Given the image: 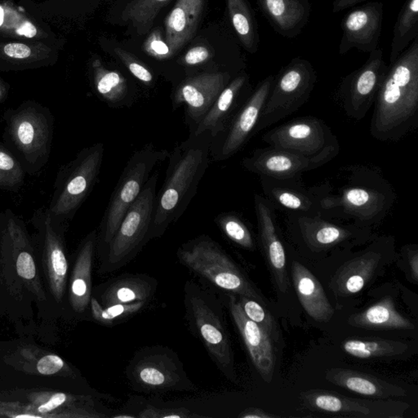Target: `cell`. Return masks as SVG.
Listing matches in <instances>:
<instances>
[{
  "mask_svg": "<svg viewBox=\"0 0 418 418\" xmlns=\"http://www.w3.org/2000/svg\"><path fill=\"white\" fill-rule=\"evenodd\" d=\"M341 185H322L320 214L372 230L386 219L393 208L394 187L380 170L355 164L342 170Z\"/></svg>",
  "mask_w": 418,
  "mask_h": 418,
  "instance_id": "1",
  "label": "cell"
},
{
  "mask_svg": "<svg viewBox=\"0 0 418 418\" xmlns=\"http://www.w3.org/2000/svg\"><path fill=\"white\" fill-rule=\"evenodd\" d=\"M212 138L209 131L190 133L170 153L166 177L156 195L148 242L162 237L184 214L210 162Z\"/></svg>",
  "mask_w": 418,
  "mask_h": 418,
  "instance_id": "2",
  "label": "cell"
},
{
  "mask_svg": "<svg viewBox=\"0 0 418 418\" xmlns=\"http://www.w3.org/2000/svg\"><path fill=\"white\" fill-rule=\"evenodd\" d=\"M418 127V41L391 63L374 102L370 133L379 142H399Z\"/></svg>",
  "mask_w": 418,
  "mask_h": 418,
  "instance_id": "3",
  "label": "cell"
},
{
  "mask_svg": "<svg viewBox=\"0 0 418 418\" xmlns=\"http://www.w3.org/2000/svg\"><path fill=\"white\" fill-rule=\"evenodd\" d=\"M184 305L191 333L203 343L224 377L237 383L232 340L220 299L211 290L188 280L184 287Z\"/></svg>",
  "mask_w": 418,
  "mask_h": 418,
  "instance_id": "4",
  "label": "cell"
},
{
  "mask_svg": "<svg viewBox=\"0 0 418 418\" xmlns=\"http://www.w3.org/2000/svg\"><path fill=\"white\" fill-rule=\"evenodd\" d=\"M179 263L217 289L235 296H245L265 304L246 274L226 252L207 234L187 241L178 248Z\"/></svg>",
  "mask_w": 418,
  "mask_h": 418,
  "instance_id": "5",
  "label": "cell"
},
{
  "mask_svg": "<svg viewBox=\"0 0 418 418\" xmlns=\"http://www.w3.org/2000/svg\"><path fill=\"white\" fill-rule=\"evenodd\" d=\"M6 122L4 138L30 174L41 170L50 155L54 138V117L49 109L28 101L16 110L4 113Z\"/></svg>",
  "mask_w": 418,
  "mask_h": 418,
  "instance_id": "6",
  "label": "cell"
},
{
  "mask_svg": "<svg viewBox=\"0 0 418 418\" xmlns=\"http://www.w3.org/2000/svg\"><path fill=\"white\" fill-rule=\"evenodd\" d=\"M169 155L167 150H157L153 144L149 143L131 156L113 191L100 226L97 245L100 252L114 237L126 212L141 194L152 171L166 160Z\"/></svg>",
  "mask_w": 418,
  "mask_h": 418,
  "instance_id": "7",
  "label": "cell"
},
{
  "mask_svg": "<svg viewBox=\"0 0 418 418\" xmlns=\"http://www.w3.org/2000/svg\"><path fill=\"white\" fill-rule=\"evenodd\" d=\"M159 174L150 177L126 212L114 237L102 252L101 272L111 273L129 264L146 245L156 199Z\"/></svg>",
  "mask_w": 418,
  "mask_h": 418,
  "instance_id": "8",
  "label": "cell"
},
{
  "mask_svg": "<svg viewBox=\"0 0 418 418\" xmlns=\"http://www.w3.org/2000/svg\"><path fill=\"white\" fill-rule=\"evenodd\" d=\"M104 154L102 142L82 149L58 174L50 214L56 223L73 219L98 181Z\"/></svg>",
  "mask_w": 418,
  "mask_h": 418,
  "instance_id": "9",
  "label": "cell"
},
{
  "mask_svg": "<svg viewBox=\"0 0 418 418\" xmlns=\"http://www.w3.org/2000/svg\"><path fill=\"white\" fill-rule=\"evenodd\" d=\"M126 377L132 388L142 393L196 389L179 357L163 346H146L137 351L126 368Z\"/></svg>",
  "mask_w": 418,
  "mask_h": 418,
  "instance_id": "10",
  "label": "cell"
},
{
  "mask_svg": "<svg viewBox=\"0 0 418 418\" xmlns=\"http://www.w3.org/2000/svg\"><path fill=\"white\" fill-rule=\"evenodd\" d=\"M263 141L270 146L292 152L310 160L317 168L338 155V139L323 120L299 117L265 133Z\"/></svg>",
  "mask_w": 418,
  "mask_h": 418,
  "instance_id": "11",
  "label": "cell"
},
{
  "mask_svg": "<svg viewBox=\"0 0 418 418\" xmlns=\"http://www.w3.org/2000/svg\"><path fill=\"white\" fill-rule=\"evenodd\" d=\"M316 80L315 68L309 60L292 59L274 78L254 135L298 111L310 98Z\"/></svg>",
  "mask_w": 418,
  "mask_h": 418,
  "instance_id": "12",
  "label": "cell"
},
{
  "mask_svg": "<svg viewBox=\"0 0 418 418\" xmlns=\"http://www.w3.org/2000/svg\"><path fill=\"white\" fill-rule=\"evenodd\" d=\"M286 223L293 237L313 252L367 241L372 230L312 213L287 212Z\"/></svg>",
  "mask_w": 418,
  "mask_h": 418,
  "instance_id": "13",
  "label": "cell"
},
{
  "mask_svg": "<svg viewBox=\"0 0 418 418\" xmlns=\"http://www.w3.org/2000/svg\"><path fill=\"white\" fill-rule=\"evenodd\" d=\"M236 76L229 72L206 71L182 78L171 94L174 111L184 108L185 123L194 133L214 104L222 90Z\"/></svg>",
  "mask_w": 418,
  "mask_h": 418,
  "instance_id": "14",
  "label": "cell"
},
{
  "mask_svg": "<svg viewBox=\"0 0 418 418\" xmlns=\"http://www.w3.org/2000/svg\"><path fill=\"white\" fill-rule=\"evenodd\" d=\"M274 77L270 76L261 81L239 109L225 130L212 138L210 158L216 162L228 160L241 151L254 136L256 124L263 110Z\"/></svg>",
  "mask_w": 418,
  "mask_h": 418,
  "instance_id": "15",
  "label": "cell"
},
{
  "mask_svg": "<svg viewBox=\"0 0 418 418\" xmlns=\"http://www.w3.org/2000/svg\"><path fill=\"white\" fill-rule=\"evenodd\" d=\"M309 410L324 415L357 418H402L408 404L397 400L355 399L324 390H310L300 394Z\"/></svg>",
  "mask_w": 418,
  "mask_h": 418,
  "instance_id": "16",
  "label": "cell"
},
{
  "mask_svg": "<svg viewBox=\"0 0 418 418\" xmlns=\"http://www.w3.org/2000/svg\"><path fill=\"white\" fill-rule=\"evenodd\" d=\"M388 65L381 49L370 52L362 67L343 78L338 97L344 112L355 121L367 116L386 75Z\"/></svg>",
  "mask_w": 418,
  "mask_h": 418,
  "instance_id": "17",
  "label": "cell"
},
{
  "mask_svg": "<svg viewBox=\"0 0 418 418\" xmlns=\"http://www.w3.org/2000/svg\"><path fill=\"white\" fill-rule=\"evenodd\" d=\"M383 21V3L369 2L348 12L342 21V37L340 55L352 49L370 52L378 47Z\"/></svg>",
  "mask_w": 418,
  "mask_h": 418,
  "instance_id": "18",
  "label": "cell"
},
{
  "mask_svg": "<svg viewBox=\"0 0 418 418\" xmlns=\"http://www.w3.org/2000/svg\"><path fill=\"white\" fill-rule=\"evenodd\" d=\"M228 296L230 315L245 344L252 364L261 378L265 382L271 383L276 365L274 342L260 326L248 319L243 311L236 296L230 294H228Z\"/></svg>",
  "mask_w": 418,
  "mask_h": 418,
  "instance_id": "19",
  "label": "cell"
},
{
  "mask_svg": "<svg viewBox=\"0 0 418 418\" xmlns=\"http://www.w3.org/2000/svg\"><path fill=\"white\" fill-rule=\"evenodd\" d=\"M254 208L261 248L278 289L285 294L289 289V281L286 252L278 232L276 208L263 195L258 194H254Z\"/></svg>",
  "mask_w": 418,
  "mask_h": 418,
  "instance_id": "20",
  "label": "cell"
},
{
  "mask_svg": "<svg viewBox=\"0 0 418 418\" xmlns=\"http://www.w3.org/2000/svg\"><path fill=\"white\" fill-rule=\"evenodd\" d=\"M300 180L260 177L263 196L274 208L285 209L287 212L320 214L322 185L307 187Z\"/></svg>",
  "mask_w": 418,
  "mask_h": 418,
  "instance_id": "21",
  "label": "cell"
},
{
  "mask_svg": "<svg viewBox=\"0 0 418 418\" xmlns=\"http://www.w3.org/2000/svg\"><path fill=\"white\" fill-rule=\"evenodd\" d=\"M242 167L259 177L274 179H302L304 173L318 168L303 157L274 146L259 148L242 160Z\"/></svg>",
  "mask_w": 418,
  "mask_h": 418,
  "instance_id": "22",
  "label": "cell"
},
{
  "mask_svg": "<svg viewBox=\"0 0 418 418\" xmlns=\"http://www.w3.org/2000/svg\"><path fill=\"white\" fill-rule=\"evenodd\" d=\"M34 222L43 234V264L52 295L56 302L63 300L68 274V261L62 235L56 232V223L47 209H39Z\"/></svg>",
  "mask_w": 418,
  "mask_h": 418,
  "instance_id": "23",
  "label": "cell"
},
{
  "mask_svg": "<svg viewBox=\"0 0 418 418\" xmlns=\"http://www.w3.org/2000/svg\"><path fill=\"white\" fill-rule=\"evenodd\" d=\"M251 93L250 77L246 73L238 74L222 90L194 133L209 131L212 138L217 136L228 128Z\"/></svg>",
  "mask_w": 418,
  "mask_h": 418,
  "instance_id": "24",
  "label": "cell"
},
{
  "mask_svg": "<svg viewBox=\"0 0 418 418\" xmlns=\"http://www.w3.org/2000/svg\"><path fill=\"white\" fill-rule=\"evenodd\" d=\"M384 242L379 241L367 251L343 264L331 282V289L335 294L349 297L364 289L382 263V248Z\"/></svg>",
  "mask_w": 418,
  "mask_h": 418,
  "instance_id": "25",
  "label": "cell"
},
{
  "mask_svg": "<svg viewBox=\"0 0 418 418\" xmlns=\"http://www.w3.org/2000/svg\"><path fill=\"white\" fill-rule=\"evenodd\" d=\"M158 282L145 274H128L97 287L93 297L102 307L115 304L148 302L155 294Z\"/></svg>",
  "mask_w": 418,
  "mask_h": 418,
  "instance_id": "26",
  "label": "cell"
},
{
  "mask_svg": "<svg viewBox=\"0 0 418 418\" xmlns=\"http://www.w3.org/2000/svg\"><path fill=\"white\" fill-rule=\"evenodd\" d=\"M274 32L287 38L299 36L310 19L309 0H256Z\"/></svg>",
  "mask_w": 418,
  "mask_h": 418,
  "instance_id": "27",
  "label": "cell"
},
{
  "mask_svg": "<svg viewBox=\"0 0 418 418\" xmlns=\"http://www.w3.org/2000/svg\"><path fill=\"white\" fill-rule=\"evenodd\" d=\"M91 78L96 94L109 107L130 108L136 102L137 91L128 78L119 71L104 67L98 58L91 63Z\"/></svg>",
  "mask_w": 418,
  "mask_h": 418,
  "instance_id": "28",
  "label": "cell"
},
{
  "mask_svg": "<svg viewBox=\"0 0 418 418\" xmlns=\"http://www.w3.org/2000/svg\"><path fill=\"white\" fill-rule=\"evenodd\" d=\"M291 271L296 293L307 315L318 322L332 320L333 308L317 278L298 261H293Z\"/></svg>",
  "mask_w": 418,
  "mask_h": 418,
  "instance_id": "29",
  "label": "cell"
},
{
  "mask_svg": "<svg viewBox=\"0 0 418 418\" xmlns=\"http://www.w3.org/2000/svg\"><path fill=\"white\" fill-rule=\"evenodd\" d=\"M204 0H177L165 20L166 42L171 56L195 36L201 19Z\"/></svg>",
  "mask_w": 418,
  "mask_h": 418,
  "instance_id": "30",
  "label": "cell"
},
{
  "mask_svg": "<svg viewBox=\"0 0 418 418\" xmlns=\"http://www.w3.org/2000/svg\"><path fill=\"white\" fill-rule=\"evenodd\" d=\"M325 378L334 385L368 397L387 399L406 395V391L402 386L355 370L329 369L326 372Z\"/></svg>",
  "mask_w": 418,
  "mask_h": 418,
  "instance_id": "31",
  "label": "cell"
},
{
  "mask_svg": "<svg viewBox=\"0 0 418 418\" xmlns=\"http://www.w3.org/2000/svg\"><path fill=\"white\" fill-rule=\"evenodd\" d=\"M98 245V230L91 232L82 241L74 267L69 302L74 311L82 314L90 307L91 298V269Z\"/></svg>",
  "mask_w": 418,
  "mask_h": 418,
  "instance_id": "32",
  "label": "cell"
},
{
  "mask_svg": "<svg viewBox=\"0 0 418 418\" xmlns=\"http://www.w3.org/2000/svg\"><path fill=\"white\" fill-rule=\"evenodd\" d=\"M355 328L373 330L415 329V324L396 311L393 299L386 297L348 319Z\"/></svg>",
  "mask_w": 418,
  "mask_h": 418,
  "instance_id": "33",
  "label": "cell"
},
{
  "mask_svg": "<svg viewBox=\"0 0 418 418\" xmlns=\"http://www.w3.org/2000/svg\"><path fill=\"white\" fill-rule=\"evenodd\" d=\"M228 14L235 33L245 49L252 54L258 50V23L248 0H226Z\"/></svg>",
  "mask_w": 418,
  "mask_h": 418,
  "instance_id": "34",
  "label": "cell"
},
{
  "mask_svg": "<svg viewBox=\"0 0 418 418\" xmlns=\"http://www.w3.org/2000/svg\"><path fill=\"white\" fill-rule=\"evenodd\" d=\"M418 36V0H406L396 21L390 54V64Z\"/></svg>",
  "mask_w": 418,
  "mask_h": 418,
  "instance_id": "35",
  "label": "cell"
},
{
  "mask_svg": "<svg viewBox=\"0 0 418 418\" xmlns=\"http://www.w3.org/2000/svg\"><path fill=\"white\" fill-rule=\"evenodd\" d=\"M343 350L355 358L371 359L404 354L408 346L402 342L382 338L349 339L342 345Z\"/></svg>",
  "mask_w": 418,
  "mask_h": 418,
  "instance_id": "36",
  "label": "cell"
},
{
  "mask_svg": "<svg viewBox=\"0 0 418 418\" xmlns=\"http://www.w3.org/2000/svg\"><path fill=\"white\" fill-rule=\"evenodd\" d=\"M170 0H133L123 11L122 19L132 23L139 34L150 32L157 15Z\"/></svg>",
  "mask_w": 418,
  "mask_h": 418,
  "instance_id": "37",
  "label": "cell"
},
{
  "mask_svg": "<svg viewBox=\"0 0 418 418\" xmlns=\"http://www.w3.org/2000/svg\"><path fill=\"white\" fill-rule=\"evenodd\" d=\"M215 222L226 238L246 250L254 251L256 243L250 226L237 212H222Z\"/></svg>",
  "mask_w": 418,
  "mask_h": 418,
  "instance_id": "38",
  "label": "cell"
},
{
  "mask_svg": "<svg viewBox=\"0 0 418 418\" xmlns=\"http://www.w3.org/2000/svg\"><path fill=\"white\" fill-rule=\"evenodd\" d=\"M0 32L28 38L41 37L42 34L36 25L10 3H0Z\"/></svg>",
  "mask_w": 418,
  "mask_h": 418,
  "instance_id": "39",
  "label": "cell"
},
{
  "mask_svg": "<svg viewBox=\"0 0 418 418\" xmlns=\"http://www.w3.org/2000/svg\"><path fill=\"white\" fill-rule=\"evenodd\" d=\"M146 303L147 302H138L102 307L98 300L91 296L90 308L91 316L96 322L104 326H112L136 315L145 307Z\"/></svg>",
  "mask_w": 418,
  "mask_h": 418,
  "instance_id": "40",
  "label": "cell"
},
{
  "mask_svg": "<svg viewBox=\"0 0 418 418\" xmlns=\"http://www.w3.org/2000/svg\"><path fill=\"white\" fill-rule=\"evenodd\" d=\"M243 312L248 319L254 321L271 337L273 342L281 345L282 335L272 314L263 306V304L245 296H236Z\"/></svg>",
  "mask_w": 418,
  "mask_h": 418,
  "instance_id": "41",
  "label": "cell"
},
{
  "mask_svg": "<svg viewBox=\"0 0 418 418\" xmlns=\"http://www.w3.org/2000/svg\"><path fill=\"white\" fill-rule=\"evenodd\" d=\"M52 50L42 43H0V58L19 63H32L49 58Z\"/></svg>",
  "mask_w": 418,
  "mask_h": 418,
  "instance_id": "42",
  "label": "cell"
},
{
  "mask_svg": "<svg viewBox=\"0 0 418 418\" xmlns=\"http://www.w3.org/2000/svg\"><path fill=\"white\" fill-rule=\"evenodd\" d=\"M25 169L8 148L0 142V188L19 189L23 185Z\"/></svg>",
  "mask_w": 418,
  "mask_h": 418,
  "instance_id": "43",
  "label": "cell"
},
{
  "mask_svg": "<svg viewBox=\"0 0 418 418\" xmlns=\"http://www.w3.org/2000/svg\"><path fill=\"white\" fill-rule=\"evenodd\" d=\"M115 52L118 58L123 63L126 68L129 69L131 75L136 78L139 82H142L147 88H151V87L154 86L155 82V75L146 67V65L124 50L116 49Z\"/></svg>",
  "mask_w": 418,
  "mask_h": 418,
  "instance_id": "44",
  "label": "cell"
},
{
  "mask_svg": "<svg viewBox=\"0 0 418 418\" xmlns=\"http://www.w3.org/2000/svg\"><path fill=\"white\" fill-rule=\"evenodd\" d=\"M143 50L146 54L155 60H164L172 58L166 39L163 37L162 32L156 29L143 43Z\"/></svg>",
  "mask_w": 418,
  "mask_h": 418,
  "instance_id": "45",
  "label": "cell"
},
{
  "mask_svg": "<svg viewBox=\"0 0 418 418\" xmlns=\"http://www.w3.org/2000/svg\"><path fill=\"white\" fill-rule=\"evenodd\" d=\"M141 418H201L206 416L197 415L189 409L180 408H160L152 405H148L137 415Z\"/></svg>",
  "mask_w": 418,
  "mask_h": 418,
  "instance_id": "46",
  "label": "cell"
},
{
  "mask_svg": "<svg viewBox=\"0 0 418 418\" xmlns=\"http://www.w3.org/2000/svg\"><path fill=\"white\" fill-rule=\"evenodd\" d=\"M212 54L208 47L196 46L186 52L182 59V65L184 67H194L201 65L212 58Z\"/></svg>",
  "mask_w": 418,
  "mask_h": 418,
  "instance_id": "47",
  "label": "cell"
},
{
  "mask_svg": "<svg viewBox=\"0 0 418 418\" xmlns=\"http://www.w3.org/2000/svg\"><path fill=\"white\" fill-rule=\"evenodd\" d=\"M65 366V362L60 357L49 355L38 360L37 370L42 375H52L62 371Z\"/></svg>",
  "mask_w": 418,
  "mask_h": 418,
  "instance_id": "48",
  "label": "cell"
},
{
  "mask_svg": "<svg viewBox=\"0 0 418 418\" xmlns=\"http://www.w3.org/2000/svg\"><path fill=\"white\" fill-rule=\"evenodd\" d=\"M407 260L410 268L413 280H418V250L415 248H408L406 250Z\"/></svg>",
  "mask_w": 418,
  "mask_h": 418,
  "instance_id": "49",
  "label": "cell"
},
{
  "mask_svg": "<svg viewBox=\"0 0 418 418\" xmlns=\"http://www.w3.org/2000/svg\"><path fill=\"white\" fill-rule=\"evenodd\" d=\"M276 417V415H270V413L265 412L263 409L256 408H247L239 415V418H272Z\"/></svg>",
  "mask_w": 418,
  "mask_h": 418,
  "instance_id": "50",
  "label": "cell"
},
{
  "mask_svg": "<svg viewBox=\"0 0 418 418\" xmlns=\"http://www.w3.org/2000/svg\"><path fill=\"white\" fill-rule=\"evenodd\" d=\"M364 1L366 0H333V12L338 13Z\"/></svg>",
  "mask_w": 418,
  "mask_h": 418,
  "instance_id": "51",
  "label": "cell"
},
{
  "mask_svg": "<svg viewBox=\"0 0 418 418\" xmlns=\"http://www.w3.org/2000/svg\"><path fill=\"white\" fill-rule=\"evenodd\" d=\"M8 86L0 78V103H2L8 97Z\"/></svg>",
  "mask_w": 418,
  "mask_h": 418,
  "instance_id": "52",
  "label": "cell"
},
{
  "mask_svg": "<svg viewBox=\"0 0 418 418\" xmlns=\"http://www.w3.org/2000/svg\"><path fill=\"white\" fill-rule=\"evenodd\" d=\"M111 417H112V418H134V417H137V416L130 415H116L111 416Z\"/></svg>",
  "mask_w": 418,
  "mask_h": 418,
  "instance_id": "53",
  "label": "cell"
}]
</instances>
